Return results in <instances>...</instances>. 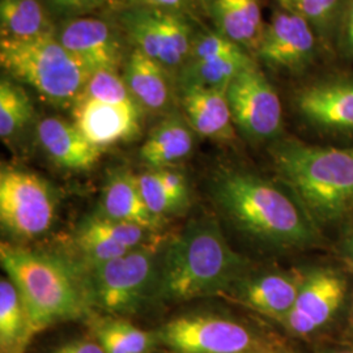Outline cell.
I'll return each instance as SVG.
<instances>
[{
    "label": "cell",
    "instance_id": "obj_3",
    "mask_svg": "<svg viewBox=\"0 0 353 353\" xmlns=\"http://www.w3.org/2000/svg\"><path fill=\"white\" fill-rule=\"evenodd\" d=\"M0 262L36 335L57 323L89 316L94 306L87 267L8 242L0 245Z\"/></svg>",
    "mask_w": 353,
    "mask_h": 353
},
{
    "label": "cell",
    "instance_id": "obj_30",
    "mask_svg": "<svg viewBox=\"0 0 353 353\" xmlns=\"http://www.w3.org/2000/svg\"><path fill=\"white\" fill-rule=\"evenodd\" d=\"M77 99H89L118 105H139L127 88L126 83L114 71H96Z\"/></svg>",
    "mask_w": 353,
    "mask_h": 353
},
{
    "label": "cell",
    "instance_id": "obj_26",
    "mask_svg": "<svg viewBox=\"0 0 353 353\" xmlns=\"http://www.w3.org/2000/svg\"><path fill=\"white\" fill-rule=\"evenodd\" d=\"M94 336L106 353H151L159 341L156 334L137 327L121 316L96 322Z\"/></svg>",
    "mask_w": 353,
    "mask_h": 353
},
{
    "label": "cell",
    "instance_id": "obj_5",
    "mask_svg": "<svg viewBox=\"0 0 353 353\" xmlns=\"http://www.w3.org/2000/svg\"><path fill=\"white\" fill-rule=\"evenodd\" d=\"M0 64L55 106H74L93 74L54 34L28 41H0Z\"/></svg>",
    "mask_w": 353,
    "mask_h": 353
},
{
    "label": "cell",
    "instance_id": "obj_2",
    "mask_svg": "<svg viewBox=\"0 0 353 353\" xmlns=\"http://www.w3.org/2000/svg\"><path fill=\"white\" fill-rule=\"evenodd\" d=\"M281 183L319 230L353 219V145L278 140L270 150Z\"/></svg>",
    "mask_w": 353,
    "mask_h": 353
},
{
    "label": "cell",
    "instance_id": "obj_36",
    "mask_svg": "<svg viewBox=\"0 0 353 353\" xmlns=\"http://www.w3.org/2000/svg\"><path fill=\"white\" fill-rule=\"evenodd\" d=\"M105 0H50L52 7L59 12L81 14L101 6Z\"/></svg>",
    "mask_w": 353,
    "mask_h": 353
},
{
    "label": "cell",
    "instance_id": "obj_24",
    "mask_svg": "<svg viewBox=\"0 0 353 353\" xmlns=\"http://www.w3.org/2000/svg\"><path fill=\"white\" fill-rule=\"evenodd\" d=\"M24 303L10 279L0 280V353H26L34 336Z\"/></svg>",
    "mask_w": 353,
    "mask_h": 353
},
{
    "label": "cell",
    "instance_id": "obj_34",
    "mask_svg": "<svg viewBox=\"0 0 353 353\" xmlns=\"http://www.w3.org/2000/svg\"><path fill=\"white\" fill-rule=\"evenodd\" d=\"M159 172V176L164 183L166 191L176 199V202L181 203L183 207L189 204V186L188 181L183 174L178 173L173 169H154Z\"/></svg>",
    "mask_w": 353,
    "mask_h": 353
},
{
    "label": "cell",
    "instance_id": "obj_17",
    "mask_svg": "<svg viewBox=\"0 0 353 353\" xmlns=\"http://www.w3.org/2000/svg\"><path fill=\"white\" fill-rule=\"evenodd\" d=\"M38 140L43 151L61 168L83 172L99 163L102 148L94 145L75 123L62 118H45L37 126Z\"/></svg>",
    "mask_w": 353,
    "mask_h": 353
},
{
    "label": "cell",
    "instance_id": "obj_32",
    "mask_svg": "<svg viewBox=\"0 0 353 353\" xmlns=\"http://www.w3.org/2000/svg\"><path fill=\"white\" fill-rule=\"evenodd\" d=\"M75 245L80 254L84 256V261L88 265L103 263L115 258L123 256L127 252L134 250V249H128L123 245L115 243L113 241L80 233V232L75 233Z\"/></svg>",
    "mask_w": 353,
    "mask_h": 353
},
{
    "label": "cell",
    "instance_id": "obj_37",
    "mask_svg": "<svg viewBox=\"0 0 353 353\" xmlns=\"http://www.w3.org/2000/svg\"><path fill=\"white\" fill-rule=\"evenodd\" d=\"M128 7H154L181 12L189 6L190 0H123Z\"/></svg>",
    "mask_w": 353,
    "mask_h": 353
},
{
    "label": "cell",
    "instance_id": "obj_29",
    "mask_svg": "<svg viewBox=\"0 0 353 353\" xmlns=\"http://www.w3.org/2000/svg\"><path fill=\"white\" fill-rule=\"evenodd\" d=\"M76 232L113 241L128 249H138L147 246L145 242L148 241L152 230L137 224L117 221L100 214H94L85 219Z\"/></svg>",
    "mask_w": 353,
    "mask_h": 353
},
{
    "label": "cell",
    "instance_id": "obj_15",
    "mask_svg": "<svg viewBox=\"0 0 353 353\" xmlns=\"http://www.w3.org/2000/svg\"><path fill=\"white\" fill-rule=\"evenodd\" d=\"M61 43L92 72H117L123 62V48L118 34L97 17H76L65 23L57 36Z\"/></svg>",
    "mask_w": 353,
    "mask_h": 353
},
{
    "label": "cell",
    "instance_id": "obj_18",
    "mask_svg": "<svg viewBox=\"0 0 353 353\" xmlns=\"http://www.w3.org/2000/svg\"><path fill=\"white\" fill-rule=\"evenodd\" d=\"M181 103L190 127L208 139H234V123L227 90L195 84L182 85Z\"/></svg>",
    "mask_w": 353,
    "mask_h": 353
},
{
    "label": "cell",
    "instance_id": "obj_28",
    "mask_svg": "<svg viewBox=\"0 0 353 353\" xmlns=\"http://www.w3.org/2000/svg\"><path fill=\"white\" fill-rule=\"evenodd\" d=\"M33 105L26 90L8 79L0 81V137L11 139L30 122Z\"/></svg>",
    "mask_w": 353,
    "mask_h": 353
},
{
    "label": "cell",
    "instance_id": "obj_39",
    "mask_svg": "<svg viewBox=\"0 0 353 353\" xmlns=\"http://www.w3.org/2000/svg\"><path fill=\"white\" fill-rule=\"evenodd\" d=\"M314 353H353V343L330 341L316 344Z\"/></svg>",
    "mask_w": 353,
    "mask_h": 353
},
{
    "label": "cell",
    "instance_id": "obj_33",
    "mask_svg": "<svg viewBox=\"0 0 353 353\" xmlns=\"http://www.w3.org/2000/svg\"><path fill=\"white\" fill-rule=\"evenodd\" d=\"M240 50H245V49H242L237 43L224 37L219 32L205 33L194 41L192 50H191L188 62L220 58V57L230 55V54H234Z\"/></svg>",
    "mask_w": 353,
    "mask_h": 353
},
{
    "label": "cell",
    "instance_id": "obj_1",
    "mask_svg": "<svg viewBox=\"0 0 353 353\" xmlns=\"http://www.w3.org/2000/svg\"><path fill=\"white\" fill-rule=\"evenodd\" d=\"M214 201L228 220L254 240L276 249L321 248L322 230L290 190L246 170L227 169L214 176Z\"/></svg>",
    "mask_w": 353,
    "mask_h": 353
},
{
    "label": "cell",
    "instance_id": "obj_22",
    "mask_svg": "<svg viewBox=\"0 0 353 353\" xmlns=\"http://www.w3.org/2000/svg\"><path fill=\"white\" fill-rule=\"evenodd\" d=\"M194 148L192 128L179 115L154 127L140 148V160L151 169H166L186 159Z\"/></svg>",
    "mask_w": 353,
    "mask_h": 353
},
{
    "label": "cell",
    "instance_id": "obj_9",
    "mask_svg": "<svg viewBox=\"0 0 353 353\" xmlns=\"http://www.w3.org/2000/svg\"><path fill=\"white\" fill-rule=\"evenodd\" d=\"M50 183L32 172L3 168L0 172V221L14 239H34L50 229L57 207Z\"/></svg>",
    "mask_w": 353,
    "mask_h": 353
},
{
    "label": "cell",
    "instance_id": "obj_12",
    "mask_svg": "<svg viewBox=\"0 0 353 353\" xmlns=\"http://www.w3.org/2000/svg\"><path fill=\"white\" fill-rule=\"evenodd\" d=\"M293 106L318 134L353 138V76H326L303 85L296 90Z\"/></svg>",
    "mask_w": 353,
    "mask_h": 353
},
{
    "label": "cell",
    "instance_id": "obj_40",
    "mask_svg": "<svg viewBox=\"0 0 353 353\" xmlns=\"http://www.w3.org/2000/svg\"><path fill=\"white\" fill-rule=\"evenodd\" d=\"M336 341H347V343H353V294L350 297L347 312L344 316V322L341 326L339 338Z\"/></svg>",
    "mask_w": 353,
    "mask_h": 353
},
{
    "label": "cell",
    "instance_id": "obj_16",
    "mask_svg": "<svg viewBox=\"0 0 353 353\" xmlns=\"http://www.w3.org/2000/svg\"><path fill=\"white\" fill-rule=\"evenodd\" d=\"M139 105H118L77 99L72 106L74 123L94 145L103 148L134 139L140 128Z\"/></svg>",
    "mask_w": 353,
    "mask_h": 353
},
{
    "label": "cell",
    "instance_id": "obj_7",
    "mask_svg": "<svg viewBox=\"0 0 353 353\" xmlns=\"http://www.w3.org/2000/svg\"><path fill=\"white\" fill-rule=\"evenodd\" d=\"M156 335L173 353H254L280 341L248 321L221 314L176 316Z\"/></svg>",
    "mask_w": 353,
    "mask_h": 353
},
{
    "label": "cell",
    "instance_id": "obj_4",
    "mask_svg": "<svg viewBox=\"0 0 353 353\" xmlns=\"http://www.w3.org/2000/svg\"><path fill=\"white\" fill-rule=\"evenodd\" d=\"M249 261L228 243L212 217L191 220L160 259L156 299L189 301L223 296L249 272Z\"/></svg>",
    "mask_w": 353,
    "mask_h": 353
},
{
    "label": "cell",
    "instance_id": "obj_20",
    "mask_svg": "<svg viewBox=\"0 0 353 353\" xmlns=\"http://www.w3.org/2000/svg\"><path fill=\"white\" fill-rule=\"evenodd\" d=\"M103 217L137 224L153 230L160 225L161 219L148 210L140 195L137 176L131 172L118 169L112 172L102 190L100 211Z\"/></svg>",
    "mask_w": 353,
    "mask_h": 353
},
{
    "label": "cell",
    "instance_id": "obj_11",
    "mask_svg": "<svg viewBox=\"0 0 353 353\" xmlns=\"http://www.w3.org/2000/svg\"><path fill=\"white\" fill-rule=\"evenodd\" d=\"M233 123L254 143L275 140L283 130V108L276 90L254 63L228 85Z\"/></svg>",
    "mask_w": 353,
    "mask_h": 353
},
{
    "label": "cell",
    "instance_id": "obj_31",
    "mask_svg": "<svg viewBox=\"0 0 353 353\" xmlns=\"http://www.w3.org/2000/svg\"><path fill=\"white\" fill-rule=\"evenodd\" d=\"M140 195L152 214L159 219L183 211V205L166 191L159 172L152 169L137 176Z\"/></svg>",
    "mask_w": 353,
    "mask_h": 353
},
{
    "label": "cell",
    "instance_id": "obj_23",
    "mask_svg": "<svg viewBox=\"0 0 353 353\" xmlns=\"http://www.w3.org/2000/svg\"><path fill=\"white\" fill-rule=\"evenodd\" d=\"M1 39L28 41L54 34V26L39 0H0Z\"/></svg>",
    "mask_w": 353,
    "mask_h": 353
},
{
    "label": "cell",
    "instance_id": "obj_19",
    "mask_svg": "<svg viewBox=\"0 0 353 353\" xmlns=\"http://www.w3.org/2000/svg\"><path fill=\"white\" fill-rule=\"evenodd\" d=\"M217 32L245 50H256L265 24L259 0H205Z\"/></svg>",
    "mask_w": 353,
    "mask_h": 353
},
{
    "label": "cell",
    "instance_id": "obj_21",
    "mask_svg": "<svg viewBox=\"0 0 353 353\" xmlns=\"http://www.w3.org/2000/svg\"><path fill=\"white\" fill-rule=\"evenodd\" d=\"M123 80L140 108L164 112L172 100V90L165 68L144 52L134 49L128 55Z\"/></svg>",
    "mask_w": 353,
    "mask_h": 353
},
{
    "label": "cell",
    "instance_id": "obj_13",
    "mask_svg": "<svg viewBox=\"0 0 353 353\" xmlns=\"http://www.w3.org/2000/svg\"><path fill=\"white\" fill-rule=\"evenodd\" d=\"M316 54V33L303 19L276 11L265 26L255 50L263 63L290 72H301L313 63Z\"/></svg>",
    "mask_w": 353,
    "mask_h": 353
},
{
    "label": "cell",
    "instance_id": "obj_10",
    "mask_svg": "<svg viewBox=\"0 0 353 353\" xmlns=\"http://www.w3.org/2000/svg\"><path fill=\"white\" fill-rule=\"evenodd\" d=\"M119 24L135 46L164 68L188 62L194 38L181 12L154 7H127Z\"/></svg>",
    "mask_w": 353,
    "mask_h": 353
},
{
    "label": "cell",
    "instance_id": "obj_8",
    "mask_svg": "<svg viewBox=\"0 0 353 353\" xmlns=\"http://www.w3.org/2000/svg\"><path fill=\"white\" fill-rule=\"evenodd\" d=\"M94 306L110 314H131L156 297L160 259L152 246L112 261L87 265Z\"/></svg>",
    "mask_w": 353,
    "mask_h": 353
},
{
    "label": "cell",
    "instance_id": "obj_25",
    "mask_svg": "<svg viewBox=\"0 0 353 353\" xmlns=\"http://www.w3.org/2000/svg\"><path fill=\"white\" fill-rule=\"evenodd\" d=\"M254 63V59L246 50L214 59L188 62L182 71V85L195 84L227 90L232 80Z\"/></svg>",
    "mask_w": 353,
    "mask_h": 353
},
{
    "label": "cell",
    "instance_id": "obj_14",
    "mask_svg": "<svg viewBox=\"0 0 353 353\" xmlns=\"http://www.w3.org/2000/svg\"><path fill=\"white\" fill-rule=\"evenodd\" d=\"M305 270L248 272L223 294L256 314L279 323L290 313L303 285Z\"/></svg>",
    "mask_w": 353,
    "mask_h": 353
},
{
    "label": "cell",
    "instance_id": "obj_35",
    "mask_svg": "<svg viewBox=\"0 0 353 353\" xmlns=\"http://www.w3.org/2000/svg\"><path fill=\"white\" fill-rule=\"evenodd\" d=\"M341 50L353 57V0H345L336 28Z\"/></svg>",
    "mask_w": 353,
    "mask_h": 353
},
{
    "label": "cell",
    "instance_id": "obj_27",
    "mask_svg": "<svg viewBox=\"0 0 353 353\" xmlns=\"http://www.w3.org/2000/svg\"><path fill=\"white\" fill-rule=\"evenodd\" d=\"M283 11L303 19L316 36L327 38L336 33L345 0H275Z\"/></svg>",
    "mask_w": 353,
    "mask_h": 353
},
{
    "label": "cell",
    "instance_id": "obj_38",
    "mask_svg": "<svg viewBox=\"0 0 353 353\" xmlns=\"http://www.w3.org/2000/svg\"><path fill=\"white\" fill-rule=\"evenodd\" d=\"M52 353H106L97 341H72L57 348Z\"/></svg>",
    "mask_w": 353,
    "mask_h": 353
},
{
    "label": "cell",
    "instance_id": "obj_42",
    "mask_svg": "<svg viewBox=\"0 0 353 353\" xmlns=\"http://www.w3.org/2000/svg\"><path fill=\"white\" fill-rule=\"evenodd\" d=\"M254 353H300L299 351H296L294 348H292L288 343H285L284 341H276L268 347H265L263 350H259L256 352Z\"/></svg>",
    "mask_w": 353,
    "mask_h": 353
},
{
    "label": "cell",
    "instance_id": "obj_6",
    "mask_svg": "<svg viewBox=\"0 0 353 353\" xmlns=\"http://www.w3.org/2000/svg\"><path fill=\"white\" fill-rule=\"evenodd\" d=\"M348 301V280L341 271L330 265L306 268L296 303L279 325L288 336L316 345L336 341Z\"/></svg>",
    "mask_w": 353,
    "mask_h": 353
},
{
    "label": "cell",
    "instance_id": "obj_41",
    "mask_svg": "<svg viewBox=\"0 0 353 353\" xmlns=\"http://www.w3.org/2000/svg\"><path fill=\"white\" fill-rule=\"evenodd\" d=\"M341 255L345 259V262L353 267V219L348 225L344 239H343Z\"/></svg>",
    "mask_w": 353,
    "mask_h": 353
}]
</instances>
